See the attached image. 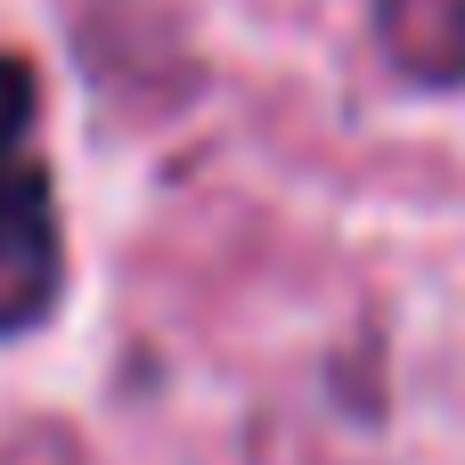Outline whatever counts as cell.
I'll return each mask as SVG.
<instances>
[{
    "mask_svg": "<svg viewBox=\"0 0 465 465\" xmlns=\"http://www.w3.org/2000/svg\"><path fill=\"white\" fill-rule=\"evenodd\" d=\"M65 302V213L41 155V74L0 49V343H25Z\"/></svg>",
    "mask_w": 465,
    "mask_h": 465,
    "instance_id": "cell-1",
    "label": "cell"
}]
</instances>
